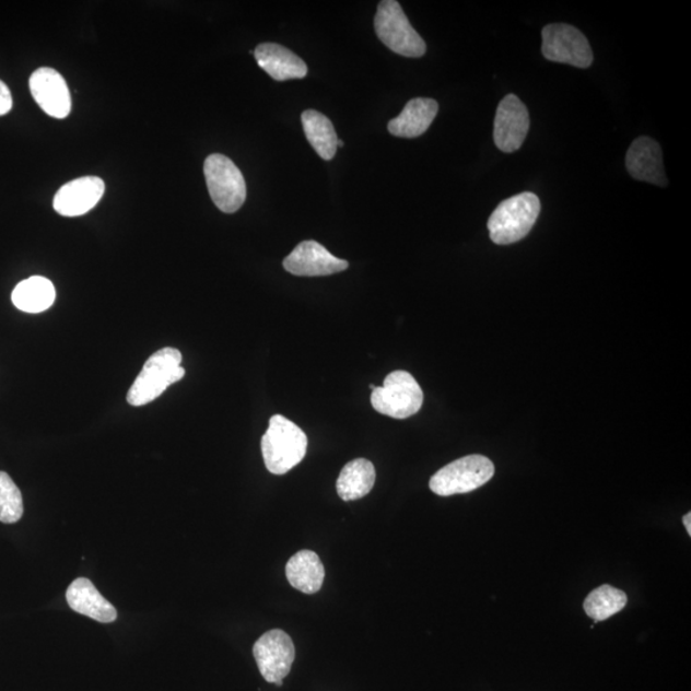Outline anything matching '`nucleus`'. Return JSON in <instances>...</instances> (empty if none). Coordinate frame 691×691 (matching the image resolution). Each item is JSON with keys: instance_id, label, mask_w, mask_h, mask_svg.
I'll list each match as a JSON object with an SVG mask.
<instances>
[{"instance_id": "nucleus-1", "label": "nucleus", "mask_w": 691, "mask_h": 691, "mask_svg": "<svg viewBox=\"0 0 691 691\" xmlns=\"http://www.w3.org/2000/svg\"><path fill=\"white\" fill-rule=\"evenodd\" d=\"M306 450L307 437L302 428L282 415L270 418L261 438V454L269 472L285 475L304 460Z\"/></svg>"}, {"instance_id": "nucleus-2", "label": "nucleus", "mask_w": 691, "mask_h": 691, "mask_svg": "<svg viewBox=\"0 0 691 691\" xmlns=\"http://www.w3.org/2000/svg\"><path fill=\"white\" fill-rule=\"evenodd\" d=\"M183 354L177 349L164 348L148 359L144 367L127 394L131 407H144L162 396L173 383L185 377Z\"/></svg>"}, {"instance_id": "nucleus-3", "label": "nucleus", "mask_w": 691, "mask_h": 691, "mask_svg": "<svg viewBox=\"0 0 691 691\" xmlns=\"http://www.w3.org/2000/svg\"><path fill=\"white\" fill-rule=\"evenodd\" d=\"M540 213V200L536 194L523 192L502 201L488 221V230L494 244L511 245L529 234Z\"/></svg>"}, {"instance_id": "nucleus-4", "label": "nucleus", "mask_w": 691, "mask_h": 691, "mask_svg": "<svg viewBox=\"0 0 691 691\" xmlns=\"http://www.w3.org/2000/svg\"><path fill=\"white\" fill-rule=\"evenodd\" d=\"M374 28L380 42L396 55L409 58H420L425 55V42L411 26L401 4L396 0H383L379 3L374 19Z\"/></svg>"}, {"instance_id": "nucleus-5", "label": "nucleus", "mask_w": 691, "mask_h": 691, "mask_svg": "<svg viewBox=\"0 0 691 691\" xmlns=\"http://www.w3.org/2000/svg\"><path fill=\"white\" fill-rule=\"evenodd\" d=\"M371 401L382 415L408 419L422 409L424 395L410 373L396 371L387 375L382 387L372 390Z\"/></svg>"}, {"instance_id": "nucleus-6", "label": "nucleus", "mask_w": 691, "mask_h": 691, "mask_svg": "<svg viewBox=\"0 0 691 691\" xmlns=\"http://www.w3.org/2000/svg\"><path fill=\"white\" fill-rule=\"evenodd\" d=\"M494 476V465L482 455H470L450 462L431 478L430 488L441 497L478 490Z\"/></svg>"}, {"instance_id": "nucleus-7", "label": "nucleus", "mask_w": 691, "mask_h": 691, "mask_svg": "<svg viewBox=\"0 0 691 691\" xmlns=\"http://www.w3.org/2000/svg\"><path fill=\"white\" fill-rule=\"evenodd\" d=\"M204 175L210 198L223 213H236L246 200V183L242 171L230 157L213 154L207 157Z\"/></svg>"}, {"instance_id": "nucleus-8", "label": "nucleus", "mask_w": 691, "mask_h": 691, "mask_svg": "<svg viewBox=\"0 0 691 691\" xmlns=\"http://www.w3.org/2000/svg\"><path fill=\"white\" fill-rule=\"evenodd\" d=\"M253 653L262 678L282 687L296 658L295 644L291 636L283 630L267 631L254 644Z\"/></svg>"}, {"instance_id": "nucleus-9", "label": "nucleus", "mask_w": 691, "mask_h": 691, "mask_svg": "<svg viewBox=\"0 0 691 691\" xmlns=\"http://www.w3.org/2000/svg\"><path fill=\"white\" fill-rule=\"evenodd\" d=\"M542 52L548 61L588 69L593 63V51L587 37L574 26L548 25L542 32Z\"/></svg>"}, {"instance_id": "nucleus-10", "label": "nucleus", "mask_w": 691, "mask_h": 691, "mask_svg": "<svg viewBox=\"0 0 691 691\" xmlns=\"http://www.w3.org/2000/svg\"><path fill=\"white\" fill-rule=\"evenodd\" d=\"M530 127V117L525 104L516 95L503 97L494 119V142L503 153L520 149Z\"/></svg>"}, {"instance_id": "nucleus-11", "label": "nucleus", "mask_w": 691, "mask_h": 691, "mask_svg": "<svg viewBox=\"0 0 691 691\" xmlns=\"http://www.w3.org/2000/svg\"><path fill=\"white\" fill-rule=\"evenodd\" d=\"M28 85L34 101L48 116L63 119L70 115L71 94L61 73L42 67L32 74Z\"/></svg>"}, {"instance_id": "nucleus-12", "label": "nucleus", "mask_w": 691, "mask_h": 691, "mask_svg": "<svg viewBox=\"0 0 691 691\" xmlns=\"http://www.w3.org/2000/svg\"><path fill=\"white\" fill-rule=\"evenodd\" d=\"M283 268L298 277H323L343 272L349 261L336 258L317 242H303L283 260Z\"/></svg>"}, {"instance_id": "nucleus-13", "label": "nucleus", "mask_w": 691, "mask_h": 691, "mask_svg": "<svg viewBox=\"0 0 691 691\" xmlns=\"http://www.w3.org/2000/svg\"><path fill=\"white\" fill-rule=\"evenodd\" d=\"M105 184L99 177H81L66 184L56 194V212L63 216H80L92 210L101 201Z\"/></svg>"}, {"instance_id": "nucleus-14", "label": "nucleus", "mask_w": 691, "mask_h": 691, "mask_svg": "<svg viewBox=\"0 0 691 691\" xmlns=\"http://www.w3.org/2000/svg\"><path fill=\"white\" fill-rule=\"evenodd\" d=\"M626 167L637 181L667 186L663 150L651 138L636 139L626 154Z\"/></svg>"}, {"instance_id": "nucleus-15", "label": "nucleus", "mask_w": 691, "mask_h": 691, "mask_svg": "<svg viewBox=\"0 0 691 691\" xmlns=\"http://www.w3.org/2000/svg\"><path fill=\"white\" fill-rule=\"evenodd\" d=\"M254 56L260 69L276 81L304 79L307 74V66L303 59L280 44H260Z\"/></svg>"}, {"instance_id": "nucleus-16", "label": "nucleus", "mask_w": 691, "mask_h": 691, "mask_svg": "<svg viewBox=\"0 0 691 691\" xmlns=\"http://www.w3.org/2000/svg\"><path fill=\"white\" fill-rule=\"evenodd\" d=\"M66 598L74 612L87 616L90 619L103 623L117 620L116 608L85 577H80L70 585L66 592Z\"/></svg>"}, {"instance_id": "nucleus-17", "label": "nucleus", "mask_w": 691, "mask_h": 691, "mask_svg": "<svg viewBox=\"0 0 691 691\" xmlns=\"http://www.w3.org/2000/svg\"><path fill=\"white\" fill-rule=\"evenodd\" d=\"M440 105L434 99L417 97L405 105L400 116L388 124V131L397 138L414 139L430 129L437 117Z\"/></svg>"}, {"instance_id": "nucleus-18", "label": "nucleus", "mask_w": 691, "mask_h": 691, "mask_svg": "<svg viewBox=\"0 0 691 691\" xmlns=\"http://www.w3.org/2000/svg\"><path fill=\"white\" fill-rule=\"evenodd\" d=\"M289 583L305 595L318 593L325 583L326 570L319 555L313 551H300L285 565Z\"/></svg>"}, {"instance_id": "nucleus-19", "label": "nucleus", "mask_w": 691, "mask_h": 691, "mask_svg": "<svg viewBox=\"0 0 691 691\" xmlns=\"http://www.w3.org/2000/svg\"><path fill=\"white\" fill-rule=\"evenodd\" d=\"M375 478L374 465L366 458H356L344 465L337 480V493L343 501L363 499L373 490Z\"/></svg>"}, {"instance_id": "nucleus-20", "label": "nucleus", "mask_w": 691, "mask_h": 691, "mask_svg": "<svg viewBox=\"0 0 691 691\" xmlns=\"http://www.w3.org/2000/svg\"><path fill=\"white\" fill-rule=\"evenodd\" d=\"M56 295L55 285L47 278L35 276L16 285L12 302L21 312L37 314L48 311Z\"/></svg>"}, {"instance_id": "nucleus-21", "label": "nucleus", "mask_w": 691, "mask_h": 691, "mask_svg": "<svg viewBox=\"0 0 691 691\" xmlns=\"http://www.w3.org/2000/svg\"><path fill=\"white\" fill-rule=\"evenodd\" d=\"M304 132L321 160L330 161L337 152V133L330 119L317 110H305L302 116Z\"/></svg>"}, {"instance_id": "nucleus-22", "label": "nucleus", "mask_w": 691, "mask_h": 691, "mask_svg": "<svg viewBox=\"0 0 691 691\" xmlns=\"http://www.w3.org/2000/svg\"><path fill=\"white\" fill-rule=\"evenodd\" d=\"M628 605L625 593L611 585H602L584 600V611L596 622L605 621L619 613Z\"/></svg>"}, {"instance_id": "nucleus-23", "label": "nucleus", "mask_w": 691, "mask_h": 691, "mask_svg": "<svg viewBox=\"0 0 691 691\" xmlns=\"http://www.w3.org/2000/svg\"><path fill=\"white\" fill-rule=\"evenodd\" d=\"M24 515V501L19 487L7 472L0 471V522L14 524Z\"/></svg>"}, {"instance_id": "nucleus-24", "label": "nucleus", "mask_w": 691, "mask_h": 691, "mask_svg": "<svg viewBox=\"0 0 691 691\" xmlns=\"http://www.w3.org/2000/svg\"><path fill=\"white\" fill-rule=\"evenodd\" d=\"M13 107L11 90L0 80V116L7 115Z\"/></svg>"}, {"instance_id": "nucleus-25", "label": "nucleus", "mask_w": 691, "mask_h": 691, "mask_svg": "<svg viewBox=\"0 0 691 691\" xmlns=\"http://www.w3.org/2000/svg\"><path fill=\"white\" fill-rule=\"evenodd\" d=\"M683 527L687 528L688 535L691 536V514H687L682 517Z\"/></svg>"}, {"instance_id": "nucleus-26", "label": "nucleus", "mask_w": 691, "mask_h": 691, "mask_svg": "<svg viewBox=\"0 0 691 691\" xmlns=\"http://www.w3.org/2000/svg\"><path fill=\"white\" fill-rule=\"evenodd\" d=\"M337 147H343V142H342V141H340V140H338V142H337Z\"/></svg>"}, {"instance_id": "nucleus-27", "label": "nucleus", "mask_w": 691, "mask_h": 691, "mask_svg": "<svg viewBox=\"0 0 691 691\" xmlns=\"http://www.w3.org/2000/svg\"><path fill=\"white\" fill-rule=\"evenodd\" d=\"M374 388H375V386H374V385H371V389L373 390Z\"/></svg>"}]
</instances>
